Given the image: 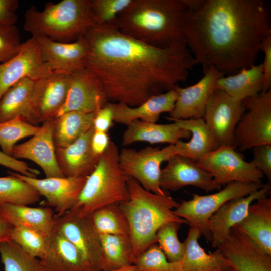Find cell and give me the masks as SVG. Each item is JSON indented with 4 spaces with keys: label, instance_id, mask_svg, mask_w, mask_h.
Returning a JSON list of instances; mask_svg holds the SVG:
<instances>
[{
    "label": "cell",
    "instance_id": "obj_1",
    "mask_svg": "<svg viewBox=\"0 0 271 271\" xmlns=\"http://www.w3.org/2000/svg\"><path fill=\"white\" fill-rule=\"evenodd\" d=\"M83 36L90 50L85 68L98 79L108 102L138 106L185 81L196 65L186 44L156 47L117 26L94 24Z\"/></svg>",
    "mask_w": 271,
    "mask_h": 271
},
{
    "label": "cell",
    "instance_id": "obj_2",
    "mask_svg": "<svg viewBox=\"0 0 271 271\" xmlns=\"http://www.w3.org/2000/svg\"><path fill=\"white\" fill-rule=\"evenodd\" d=\"M185 44L195 62L224 75L255 64L271 34L262 0H188Z\"/></svg>",
    "mask_w": 271,
    "mask_h": 271
},
{
    "label": "cell",
    "instance_id": "obj_3",
    "mask_svg": "<svg viewBox=\"0 0 271 271\" xmlns=\"http://www.w3.org/2000/svg\"><path fill=\"white\" fill-rule=\"evenodd\" d=\"M188 9L184 0H132L118 16L123 34L159 48L185 44Z\"/></svg>",
    "mask_w": 271,
    "mask_h": 271
},
{
    "label": "cell",
    "instance_id": "obj_4",
    "mask_svg": "<svg viewBox=\"0 0 271 271\" xmlns=\"http://www.w3.org/2000/svg\"><path fill=\"white\" fill-rule=\"evenodd\" d=\"M127 185L129 199L119 204L129 224L133 264L150 246L156 243V233L162 225L172 221L187 222L175 214L179 203L172 197L148 191L130 177Z\"/></svg>",
    "mask_w": 271,
    "mask_h": 271
},
{
    "label": "cell",
    "instance_id": "obj_5",
    "mask_svg": "<svg viewBox=\"0 0 271 271\" xmlns=\"http://www.w3.org/2000/svg\"><path fill=\"white\" fill-rule=\"evenodd\" d=\"M94 24L90 0H62L47 3L42 11L30 7L25 13L24 28L33 37L71 42Z\"/></svg>",
    "mask_w": 271,
    "mask_h": 271
},
{
    "label": "cell",
    "instance_id": "obj_6",
    "mask_svg": "<svg viewBox=\"0 0 271 271\" xmlns=\"http://www.w3.org/2000/svg\"><path fill=\"white\" fill-rule=\"evenodd\" d=\"M119 153L117 145L111 141L95 169L87 176L74 207L83 214L90 215L104 206L129 200L128 176L120 166Z\"/></svg>",
    "mask_w": 271,
    "mask_h": 271
},
{
    "label": "cell",
    "instance_id": "obj_7",
    "mask_svg": "<svg viewBox=\"0 0 271 271\" xmlns=\"http://www.w3.org/2000/svg\"><path fill=\"white\" fill-rule=\"evenodd\" d=\"M262 183L233 182L217 192L201 195L193 194L189 200H183L174 209L175 214L195 227L208 241H210L208 222L210 217L225 203L233 199L247 196L260 189Z\"/></svg>",
    "mask_w": 271,
    "mask_h": 271
},
{
    "label": "cell",
    "instance_id": "obj_8",
    "mask_svg": "<svg viewBox=\"0 0 271 271\" xmlns=\"http://www.w3.org/2000/svg\"><path fill=\"white\" fill-rule=\"evenodd\" d=\"M54 228L77 248L85 271H103L100 236L90 214H84L79 208L74 207L61 215H55Z\"/></svg>",
    "mask_w": 271,
    "mask_h": 271
},
{
    "label": "cell",
    "instance_id": "obj_9",
    "mask_svg": "<svg viewBox=\"0 0 271 271\" xmlns=\"http://www.w3.org/2000/svg\"><path fill=\"white\" fill-rule=\"evenodd\" d=\"M245 110L236 126L233 146L244 152L271 145V90L243 100Z\"/></svg>",
    "mask_w": 271,
    "mask_h": 271
},
{
    "label": "cell",
    "instance_id": "obj_10",
    "mask_svg": "<svg viewBox=\"0 0 271 271\" xmlns=\"http://www.w3.org/2000/svg\"><path fill=\"white\" fill-rule=\"evenodd\" d=\"M174 154V144L162 149L150 146L139 150L124 148L119 151V161L126 175L135 179L144 189L165 195L160 184L161 166Z\"/></svg>",
    "mask_w": 271,
    "mask_h": 271
},
{
    "label": "cell",
    "instance_id": "obj_11",
    "mask_svg": "<svg viewBox=\"0 0 271 271\" xmlns=\"http://www.w3.org/2000/svg\"><path fill=\"white\" fill-rule=\"evenodd\" d=\"M214 182L222 186L233 182L262 183L263 174L246 161L233 146L222 145L197 161Z\"/></svg>",
    "mask_w": 271,
    "mask_h": 271
},
{
    "label": "cell",
    "instance_id": "obj_12",
    "mask_svg": "<svg viewBox=\"0 0 271 271\" xmlns=\"http://www.w3.org/2000/svg\"><path fill=\"white\" fill-rule=\"evenodd\" d=\"M70 81V74L57 72L34 81L27 120L36 126L54 119L65 102Z\"/></svg>",
    "mask_w": 271,
    "mask_h": 271
},
{
    "label": "cell",
    "instance_id": "obj_13",
    "mask_svg": "<svg viewBox=\"0 0 271 271\" xmlns=\"http://www.w3.org/2000/svg\"><path fill=\"white\" fill-rule=\"evenodd\" d=\"M53 72L42 60L37 38L23 42L18 53L0 63V99L12 86L28 78L36 81Z\"/></svg>",
    "mask_w": 271,
    "mask_h": 271
},
{
    "label": "cell",
    "instance_id": "obj_14",
    "mask_svg": "<svg viewBox=\"0 0 271 271\" xmlns=\"http://www.w3.org/2000/svg\"><path fill=\"white\" fill-rule=\"evenodd\" d=\"M245 110L243 101L222 90H214L203 119L219 146H233L235 129Z\"/></svg>",
    "mask_w": 271,
    "mask_h": 271
},
{
    "label": "cell",
    "instance_id": "obj_15",
    "mask_svg": "<svg viewBox=\"0 0 271 271\" xmlns=\"http://www.w3.org/2000/svg\"><path fill=\"white\" fill-rule=\"evenodd\" d=\"M216 249L234 271H271V255L236 226Z\"/></svg>",
    "mask_w": 271,
    "mask_h": 271
},
{
    "label": "cell",
    "instance_id": "obj_16",
    "mask_svg": "<svg viewBox=\"0 0 271 271\" xmlns=\"http://www.w3.org/2000/svg\"><path fill=\"white\" fill-rule=\"evenodd\" d=\"M203 77L195 84L174 89L177 97L173 110L166 117L172 120L203 118L206 107L214 90L217 80L225 76L213 66L203 68Z\"/></svg>",
    "mask_w": 271,
    "mask_h": 271
},
{
    "label": "cell",
    "instance_id": "obj_17",
    "mask_svg": "<svg viewBox=\"0 0 271 271\" xmlns=\"http://www.w3.org/2000/svg\"><path fill=\"white\" fill-rule=\"evenodd\" d=\"M161 169L160 184L164 190L177 191L187 186H193L206 192L220 190L211 175L199 166L197 162L179 154H174Z\"/></svg>",
    "mask_w": 271,
    "mask_h": 271
},
{
    "label": "cell",
    "instance_id": "obj_18",
    "mask_svg": "<svg viewBox=\"0 0 271 271\" xmlns=\"http://www.w3.org/2000/svg\"><path fill=\"white\" fill-rule=\"evenodd\" d=\"M26 182L39 194L44 197L48 204L60 216L73 209L77 204L86 177L31 178L14 172H8Z\"/></svg>",
    "mask_w": 271,
    "mask_h": 271
},
{
    "label": "cell",
    "instance_id": "obj_19",
    "mask_svg": "<svg viewBox=\"0 0 271 271\" xmlns=\"http://www.w3.org/2000/svg\"><path fill=\"white\" fill-rule=\"evenodd\" d=\"M36 38L42 59L52 72L71 74L85 68L90 50L83 35L71 42H60L45 37Z\"/></svg>",
    "mask_w": 271,
    "mask_h": 271
},
{
    "label": "cell",
    "instance_id": "obj_20",
    "mask_svg": "<svg viewBox=\"0 0 271 271\" xmlns=\"http://www.w3.org/2000/svg\"><path fill=\"white\" fill-rule=\"evenodd\" d=\"M107 102L98 79L83 68L70 74L67 96L57 116L73 111L96 113Z\"/></svg>",
    "mask_w": 271,
    "mask_h": 271
},
{
    "label": "cell",
    "instance_id": "obj_21",
    "mask_svg": "<svg viewBox=\"0 0 271 271\" xmlns=\"http://www.w3.org/2000/svg\"><path fill=\"white\" fill-rule=\"evenodd\" d=\"M271 185L268 182L251 194L225 203L209 219L208 230L212 247L217 248L227 237L230 230L246 216L250 205L256 200L268 196Z\"/></svg>",
    "mask_w": 271,
    "mask_h": 271
},
{
    "label": "cell",
    "instance_id": "obj_22",
    "mask_svg": "<svg viewBox=\"0 0 271 271\" xmlns=\"http://www.w3.org/2000/svg\"><path fill=\"white\" fill-rule=\"evenodd\" d=\"M53 119L43 123L30 140L16 145L11 154L15 159L34 162L43 170L47 178L64 177L56 160L53 136Z\"/></svg>",
    "mask_w": 271,
    "mask_h": 271
},
{
    "label": "cell",
    "instance_id": "obj_23",
    "mask_svg": "<svg viewBox=\"0 0 271 271\" xmlns=\"http://www.w3.org/2000/svg\"><path fill=\"white\" fill-rule=\"evenodd\" d=\"M94 131L93 126L72 144L55 148L57 164L64 177H86L95 169L101 156L91 148Z\"/></svg>",
    "mask_w": 271,
    "mask_h": 271
},
{
    "label": "cell",
    "instance_id": "obj_24",
    "mask_svg": "<svg viewBox=\"0 0 271 271\" xmlns=\"http://www.w3.org/2000/svg\"><path fill=\"white\" fill-rule=\"evenodd\" d=\"M177 94L173 89L154 95L138 106L113 103L114 122L126 126L135 120L156 123L160 115L173 109Z\"/></svg>",
    "mask_w": 271,
    "mask_h": 271
},
{
    "label": "cell",
    "instance_id": "obj_25",
    "mask_svg": "<svg viewBox=\"0 0 271 271\" xmlns=\"http://www.w3.org/2000/svg\"><path fill=\"white\" fill-rule=\"evenodd\" d=\"M189 131L181 128L175 123L157 124L135 120L127 125L124 132L122 144L126 146L137 142H146L151 144H175L182 139H189Z\"/></svg>",
    "mask_w": 271,
    "mask_h": 271
},
{
    "label": "cell",
    "instance_id": "obj_26",
    "mask_svg": "<svg viewBox=\"0 0 271 271\" xmlns=\"http://www.w3.org/2000/svg\"><path fill=\"white\" fill-rule=\"evenodd\" d=\"M171 121L191 133V138L188 142L179 140L174 144L176 154L197 162L219 147L203 118L172 120Z\"/></svg>",
    "mask_w": 271,
    "mask_h": 271
},
{
    "label": "cell",
    "instance_id": "obj_27",
    "mask_svg": "<svg viewBox=\"0 0 271 271\" xmlns=\"http://www.w3.org/2000/svg\"><path fill=\"white\" fill-rule=\"evenodd\" d=\"M267 254L271 255V197L253 202L245 217L236 225Z\"/></svg>",
    "mask_w": 271,
    "mask_h": 271
},
{
    "label": "cell",
    "instance_id": "obj_28",
    "mask_svg": "<svg viewBox=\"0 0 271 271\" xmlns=\"http://www.w3.org/2000/svg\"><path fill=\"white\" fill-rule=\"evenodd\" d=\"M40 260L47 271H85L77 248L55 228L48 237L46 252Z\"/></svg>",
    "mask_w": 271,
    "mask_h": 271
},
{
    "label": "cell",
    "instance_id": "obj_29",
    "mask_svg": "<svg viewBox=\"0 0 271 271\" xmlns=\"http://www.w3.org/2000/svg\"><path fill=\"white\" fill-rule=\"evenodd\" d=\"M201 236L195 227H190L184 241V253L181 261L182 271H226L232 269L221 253L216 250L207 253L198 240Z\"/></svg>",
    "mask_w": 271,
    "mask_h": 271
},
{
    "label": "cell",
    "instance_id": "obj_30",
    "mask_svg": "<svg viewBox=\"0 0 271 271\" xmlns=\"http://www.w3.org/2000/svg\"><path fill=\"white\" fill-rule=\"evenodd\" d=\"M4 216L14 226L33 229L49 237L54 228L55 215L50 207H32L28 205L2 204Z\"/></svg>",
    "mask_w": 271,
    "mask_h": 271
},
{
    "label": "cell",
    "instance_id": "obj_31",
    "mask_svg": "<svg viewBox=\"0 0 271 271\" xmlns=\"http://www.w3.org/2000/svg\"><path fill=\"white\" fill-rule=\"evenodd\" d=\"M263 83L262 63L244 68L238 72L218 78L214 89L225 92L232 98L243 101L262 91Z\"/></svg>",
    "mask_w": 271,
    "mask_h": 271
},
{
    "label": "cell",
    "instance_id": "obj_32",
    "mask_svg": "<svg viewBox=\"0 0 271 271\" xmlns=\"http://www.w3.org/2000/svg\"><path fill=\"white\" fill-rule=\"evenodd\" d=\"M96 113L69 111L54 119L53 141L56 148L66 147L91 129Z\"/></svg>",
    "mask_w": 271,
    "mask_h": 271
},
{
    "label": "cell",
    "instance_id": "obj_33",
    "mask_svg": "<svg viewBox=\"0 0 271 271\" xmlns=\"http://www.w3.org/2000/svg\"><path fill=\"white\" fill-rule=\"evenodd\" d=\"M34 81L26 78L9 88L0 99V122L17 116L27 119Z\"/></svg>",
    "mask_w": 271,
    "mask_h": 271
},
{
    "label": "cell",
    "instance_id": "obj_34",
    "mask_svg": "<svg viewBox=\"0 0 271 271\" xmlns=\"http://www.w3.org/2000/svg\"><path fill=\"white\" fill-rule=\"evenodd\" d=\"M103 259V271L132 264V246L130 236L99 234Z\"/></svg>",
    "mask_w": 271,
    "mask_h": 271
},
{
    "label": "cell",
    "instance_id": "obj_35",
    "mask_svg": "<svg viewBox=\"0 0 271 271\" xmlns=\"http://www.w3.org/2000/svg\"><path fill=\"white\" fill-rule=\"evenodd\" d=\"M0 177V205L11 204L28 205L38 203L41 195L30 185L10 173Z\"/></svg>",
    "mask_w": 271,
    "mask_h": 271
},
{
    "label": "cell",
    "instance_id": "obj_36",
    "mask_svg": "<svg viewBox=\"0 0 271 271\" xmlns=\"http://www.w3.org/2000/svg\"><path fill=\"white\" fill-rule=\"evenodd\" d=\"M90 215L99 234L129 236L128 222L119 204L104 206Z\"/></svg>",
    "mask_w": 271,
    "mask_h": 271
},
{
    "label": "cell",
    "instance_id": "obj_37",
    "mask_svg": "<svg viewBox=\"0 0 271 271\" xmlns=\"http://www.w3.org/2000/svg\"><path fill=\"white\" fill-rule=\"evenodd\" d=\"M5 271H47L41 261L30 255L12 240L0 243Z\"/></svg>",
    "mask_w": 271,
    "mask_h": 271
},
{
    "label": "cell",
    "instance_id": "obj_38",
    "mask_svg": "<svg viewBox=\"0 0 271 271\" xmlns=\"http://www.w3.org/2000/svg\"><path fill=\"white\" fill-rule=\"evenodd\" d=\"M39 128L29 123L22 116L0 122V146L2 151L11 156L13 148L18 141L33 136Z\"/></svg>",
    "mask_w": 271,
    "mask_h": 271
},
{
    "label": "cell",
    "instance_id": "obj_39",
    "mask_svg": "<svg viewBox=\"0 0 271 271\" xmlns=\"http://www.w3.org/2000/svg\"><path fill=\"white\" fill-rule=\"evenodd\" d=\"M182 224L175 221L168 222L162 225L156 233V243L170 262H180L183 258L184 245L180 242L178 235Z\"/></svg>",
    "mask_w": 271,
    "mask_h": 271
},
{
    "label": "cell",
    "instance_id": "obj_40",
    "mask_svg": "<svg viewBox=\"0 0 271 271\" xmlns=\"http://www.w3.org/2000/svg\"><path fill=\"white\" fill-rule=\"evenodd\" d=\"M133 264L138 271H182L181 262L169 261L157 243L150 246Z\"/></svg>",
    "mask_w": 271,
    "mask_h": 271
},
{
    "label": "cell",
    "instance_id": "obj_41",
    "mask_svg": "<svg viewBox=\"0 0 271 271\" xmlns=\"http://www.w3.org/2000/svg\"><path fill=\"white\" fill-rule=\"evenodd\" d=\"M48 237L22 226L14 227L11 240L30 255L41 260L46 250Z\"/></svg>",
    "mask_w": 271,
    "mask_h": 271
},
{
    "label": "cell",
    "instance_id": "obj_42",
    "mask_svg": "<svg viewBox=\"0 0 271 271\" xmlns=\"http://www.w3.org/2000/svg\"><path fill=\"white\" fill-rule=\"evenodd\" d=\"M132 0H90L96 24L117 26L119 15Z\"/></svg>",
    "mask_w": 271,
    "mask_h": 271
},
{
    "label": "cell",
    "instance_id": "obj_43",
    "mask_svg": "<svg viewBox=\"0 0 271 271\" xmlns=\"http://www.w3.org/2000/svg\"><path fill=\"white\" fill-rule=\"evenodd\" d=\"M22 43L19 30L15 25L0 24V63L9 60L16 55Z\"/></svg>",
    "mask_w": 271,
    "mask_h": 271
},
{
    "label": "cell",
    "instance_id": "obj_44",
    "mask_svg": "<svg viewBox=\"0 0 271 271\" xmlns=\"http://www.w3.org/2000/svg\"><path fill=\"white\" fill-rule=\"evenodd\" d=\"M253 159L250 162L265 175L268 181L271 180V145L256 146L252 148Z\"/></svg>",
    "mask_w": 271,
    "mask_h": 271
},
{
    "label": "cell",
    "instance_id": "obj_45",
    "mask_svg": "<svg viewBox=\"0 0 271 271\" xmlns=\"http://www.w3.org/2000/svg\"><path fill=\"white\" fill-rule=\"evenodd\" d=\"M0 165L28 177L36 178L40 174L37 169L30 167L25 162L15 159L1 151Z\"/></svg>",
    "mask_w": 271,
    "mask_h": 271
},
{
    "label": "cell",
    "instance_id": "obj_46",
    "mask_svg": "<svg viewBox=\"0 0 271 271\" xmlns=\"http://www.w3.org/2000/svg\"><path fill=\"white\" fill-rule=\"evenodd\" d=\"M113 122V103L108 102L96 113L93 126L96 131L108 133Z\"/></svg>",
    "mask_w": 271,
    "mask_h": 271
},
{
    "label": "cell",
    "instance_id": "obj_47",
    "mask_svg": "<svg viewBox=\"0 0 271 271\" xmlns=\"http://www.w3.org/2000/svg\"><path fill=\"white\" fill-rule=\"evenodd\" d=\"M261 51L263 52L264 55L262 63L263 75L262 92H265L270 90L271 87V34L263 40Z\"/></svg>",
    "mask_w": 271,
    "mask_h": 271
},
{
    "label": "cell",
    "instance_id": "obj_48",
    "mask_svg": "<svg viewBox=\"0 0 271 271\" xmlns=\"http://www.w3.org/2000/svg\"><path fill=\"white\" fill-rule=\"evenodd\" d=\"M18 7L17 0H0V24L15 25L17 20L15 12Z\"/></svg>",
    "mask_w": 271,
    "mask_h": 271
},
{
    "label": "cell",
    "instance_id": "obj_49",
    "mask_svg": "<svg viewBox=\"0 0 271 271\" xmlns=\"http://www.w3.org/2000/svg\"><path fill=\"white\" fill-rule=\"evenodd\" d=\"M107 132L94 130L91 139V148L97 155L101 156L107 149L110 142Z\"/></svg>",
    "mask_w": 271,
    "mask_h": 271
},
{
    "label": "cell",
    "instance_id": "obj_50",
    "mask_svg": "<svg viewBox=\"0 0 271 271\" xmlns=\"http://www.w3.org/2000/svg\"><path fill=\"white\" fill-rule=\"evenodd\" d=\"M14 226L4 216L0 208V243L11 240Z\"/></svg>",
    "mask_w": 271,
    "mask_h": 271
},
{
    "label": "cell",
    "instance_id": "obj_51",
    "mask_svg": "<svg viewBox=\"0 0 271 271\" xmlns=\"http://www.w3.org/2000/svg\"><path fill=\"white\" fill-rule=\"evenodd\" d=\"M109 271H138L133 264Z\"/></svg>",
    "mask_w": 271,
    "mask_h": 271
},
{
    "label": "cell",
    "instance_id": "obj_52",
    "mask_svg": "<svg viewBox=\"0 0 271 271\" xmlns=\"http://www.w3.org/2000/svg\"><path fill=\"white\" fill-rule=\"evenodd\" d=\"M226 271H234V270L232 269H229V270H226Z\"/></svg>",
    "mask_w": 271,
    "mask_h": 271
}]
</instances>
